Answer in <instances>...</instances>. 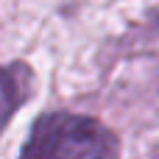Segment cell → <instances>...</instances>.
Listing matches in <instances>:
<instances>
[{
    "label": "cell",
    "mask_w": 159,
    "mask_h": 159,
    "mask_svg": "<svg viewBox=\"0 0 159 159\" xmlns=\"http://www.w3.org/2000/svg\"><path fill=\"white\" fill-rule=\"evenodd\" d=\"M20 159H117V137L95 117L53 112L31 126Z\"/></svg>",
    "instance_id": "1"
},
{
    "label": "cell",
    "mask_w": 159,
    "mask_h": 159,
    "mask_svg": "<svg viewBox=\"0 0 159 159\" xmlns=\"http://www.w3.org/2000/svg\"><path fill=\"white\" fill-rule=\"evenodd\" d=\"M34 92V73L22 61H11L3 70V123L14 117V112L31 98Z\"/></svg>",
    "instance_id": "2"
}]
</instances>
